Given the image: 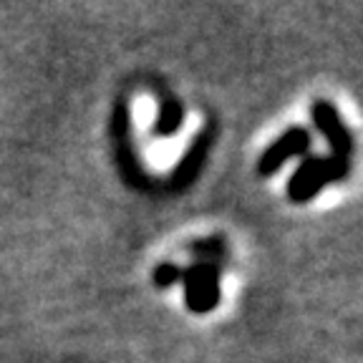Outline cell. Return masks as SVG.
Here are the masks:
<instances>
[{"mask_svg": "<svg viewBox=\"0 0 363 363\" xmlns=\"http://www.w3.org/2000/svg\"><path fill=\"white\" fill-rule=\"evenodd\" d=\"M187 252L194 257V262H207V265L222 267V260H227V245L222 238H204L187 245Z\"/></svg>", "mask_w": 363, "mask_h": 363, "instance_id": "cell-7", "label": "cell"}, {"mask_svg": "<svg viewBox=\"0 0 363 363\" xmlns=\"http://www.w3.org/2000/svg\"><path fill=\"white\" fill-rule=\"evenodd\" d=\"M182 121H184V106L177 99L167 96L164 101H159L157 119H154V134L174 136L182 129Z\"/></svg>", "mask_w": 363, "mask_h": 363, "instance_id": "cell-6", "label": "cell"}, {"mask_svg": "<svg viewBox=\"0 0 363 363\" xmlns=\"http://www.w3.org/2000/svg\"><path fill=\"white\" fill-rule=\"evenodd\" d=\"M182 272H184V267H179L177 262H159L154 267V285L159 290L172 288V285L182 283Z\"/></svg>", "mask_w": 363, "mask_h": 363, "instance_id": "cell-8", "label": "cell"}, {"mask_svg": "<svg viewBox=\"0 0 363 363\" xmlns=\"http://www.w3.org/2000/svg\"><path fill=\"white\" fill-rule=\"evenodd\" d=\"M348 172H351V162L348 159H340V157H306L298 164V169L293 172V177L288 179V199L295 204H306L311 202L315 194L323 192L328 184L333 182L346 179Z\"/></svg>", "mask_w": 363, "mask_h": 363, "instance_id": "cell-1", "label": "cell"}, {"mask_svg": "<svg viewBox=\"0 0 363 363\" xmlns=\"http://www.w3.org/2000/svg\"><path fill=\"white\" fill-rule=\"evenodd\" d=\"M207 149H210V136L199 134L197 139H194L192 147L187 149V154L182 157V162L174 169V174H172V182H174L177 187H187L189 182H194V177H197L199 169H202V162H204V157H207Z\"/></svg>", "mask_w": 363, "mask_h": 363, "instance_id": "cell-5", "label": "cell"}, {"mask_svg": "<svg viewBox=\"0 0 363 363\" xmlns=\"http://www.w3.org/2000/svg\"><path fill=\"white\" fill-rule=\"evenodd\" d=\"M222 267L207 265V262H192L182 272V288H184V303L192 313L204 315L220 306L222 285H220Z\"/></svg>", "mask_w": 363, "mask_h": 363, "instance_id": "cell-2", "label": "cell"}, {"mask_svg": "<svg viewBox=\"0 0 363 363\" xmlns=\"http://www.w3.org/2000/svg\"><path fill=\"white\" fill-rule=\"evenodd\" d=\"M311 152V131L303 126H290L288 131L275 139L265 152L257 159V174L260 177H272L275 172H280L290 159L306 157Z\"/></svg>", "mask_w": 363, "mask_h": 363, "instance_id": "cell-3", "label": "cell"}, {"mask_svg": "<svg viewBox=\"0 0 363 363\" xmlns=\"http://www.w3.org/2000/svg\"><path fill=\"white\" fill-rule=\"evenodd\" d=\"M311 113H313V121H315L318 131L325 136V142H328L333 157H340V159L351 157L353 136H351V131H348L346 121L340 119L338 108L330 101H325V99H318V101L313 104Z\"/></svg>", "mask_w": 363, "mask_h": 363, "instance_id": "cell-4", "label": "cell"}]
</instances>
